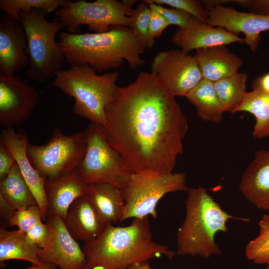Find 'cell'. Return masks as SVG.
I'll return each instance as SVG.
<instances>
[{
    "instance_id": "52a82bcc",
    "label": "cell",
    "mask_w": 269,
    "mask_h": 269,
    "mask_svg": "<svg viewBox=\"0 0 269 269\" xmlns=\"http://www.w3.org/2000/svg\"><path fill=\"white\" fill-rule=\"evenodd\" d=\"M188 189L186 174L183 172L133 173L122 189L125 206L120 221L149 216L157 219L156 208L164 196Z\"/></svg>"
},
{
    "instance_id": "d590c367",
    "label": "cell",
    "mask_w": 269,
    "mask_h": 269,
    "mask_svg": "<svg viewBox=\"0 0 269 269\" xmlns=\"http://www.w3.org/2000/svg\"><path fill=\"white\" fill-rule=\"evenodd\" d=\"M249 12L269 16V0H234Z\"/></svg>"
},
{
    "instance_id": "b9f144b4",
    "label": "cell",
    "mask_w": 269,
    "mask_h": 269,
    "mask_svg": "<svg viewBox=\"0 0 269 269\" xmlns=\"http://www.w3.org/2000/svg\"><path fill=\"white\" fill-rule=\"evenodd\" d=\"M128 269H152L148 262H144L135 264Z\"/></svg>"
},
{
    "instance_id": "9a60e30c",
    "label": "cell",
    "mask_w": 269,
    "mask_h": 269,
    "mask_svg": "<svg viewBox=\"0 0 269 269\" xmlns=\"http://www.w3.org/2000/svg\"><path fill=\"white\" fill-rule=\"evenodd\" d=\"M0 142H2L13 155L20 171L30 189L39 207L43 220L49 213V206L45 190L46 178L35 169L28 158L27 146L29 142L25 132H16L12 127L1 130Z\"/></svg>"
},
{
    "instance_id": "cb8c5ba5",
    "label": "cell",
    "mask_w": 269,
    "mask_h": 269,
    "mask_svg": "<svg viewBox=\"0 0 269 269\" xmlns=\"http://www.w3.org/2000/svg\"><path fill=\"white\" fill-rule=\"evenodd\" d=\"M38 249L26 240L25 233L18 230L8 231L0 229V262L12 260L27 261L31 264H39Z\"/></svg>"
},
{
    "instance_id": "3957f363",
    "label": "cell",
    "mask_w": 269,
    "mask_h": 269,
    "mask_svg": "<svg viewBox=\"0 0 269 269\" xmlns=\"http://www.w3.org/2000/svg\"><path fill=\"white\" fill-rule=\"evenodd\" d=\"M59 38L58 44L71 66L87 64L101 72L120 67L124 60L133 70L145 64L141 55L145 44L128 27L114 26L101 33L63 31Z\"/></svg>"
},
{
    "instance_id": "4316f807",
    "label": "cell",
    "mask_w": 269,
    "mask_h": 269,
    "mask_svg": "<svg viewBox=\"0 0 269 269\" xmlns=\"http://www.w3.org/2000/svg\"><path fill=\"white\" fill-rule=\"evenodd\" d=\"M248 76L238 72L213 82L214 87L224 112L232 113L244 98Z\"/></svg>"
},
{
    "instance_id": "603a6c76",
    "label": "cell",
    "mask_w": 269,
    "mask_h": 269,
    "mask_svg": "<svg viewBox=\"0 0 269 269\" xmlns=\"http://www.w3.org/2000/svg\"><path fill=\"white\" fill-rule=\"evenodd\" d=\"M196 110L199 118L215 124L221 123L224 113L213 82L203 79L185 97Z\"/></svg>"
},
{
    "instance_id": "7bdbcfd3",
    "label": "cell",
    "mask_w": 269,
    "mask_h": 269,
    "mask_svg": "<svg viewBox=\"0 0 269 269\" xmlns=\"http://www.w3.org/2000/svg\"><path fill=\"white\" fill-rule=\"evenodd\" d=\"M265 264L267 265V267L266 269H269V258L267 260Z\"/></svg>"
},
{
    "instance_id": "6da1fadb",
    "label": "cell",
    "mask_w": 269,
    "mask_h": 269,
    "mask_svg": "<svg viewBox=\"0 0 269 269\" xmlns=\"http://www.w3.org/2000/svg\"><path fill=\"white\" fill-rule=\"evenodd\" d=\"M105 112L106 138L130 171L173 172L188 122L157 75L140 72L128 85L117 86Z\"/></svg>"
},
{
    "instance_id": "4dcf8cb0",
    "label": "cell",
    "mask_w": 269,
    "mask_h": 269,
    "mask_svg": "<svg viewBox=\"0 0 269 269\" xmlns=\"http://www.w3.org/2000/svg\"><path fill=\"white\" fill-rule=\"evenodd\" d=\"M150 16L151 9L148 4L143 0L134 9H133L131 15L132 19L131 28L144 43L146 47Z\"/></svg>"
},
{
    "instance_id": "ffe728a7",
    "label": "cell",
    "mask_w": 269,
    "mask_h": 269,
    "mask_svg": "<svg viewBox=\"0 0 269 269\" xmlns=\"http://www.w3.org/2000/svg\"><path fill=\"white\" fill-rule=\"evenodd\" d=\"M63 221L73 237L84 243L97 238L108 225L87 195L78 198L72 203Z\"/></svg>"
},
{
    "instance_id": "277c9868",
    "label": "cell",
    "mask_w": 269,
    "mask_h": 269,
    "mask_svg": "<svg viewBox=\"0 0 269 269\" xmlns=\"http://www.w3.org/2000/svg\"><path fill=\"white\" fill-rule=\"evenodd\" d=\"M185 216L176 235V254L207 258L222 254L216 234L227 232V221L237 219L223 210L203 187L188 189Z\"/></svg>"
},
{
    "instance_id": "d4e9b609",
    "label": "cell",
    "mask_w": 269,
    "mask_h": 269,
    "mask_svg": "<svg viewBox=\"0 0 269 269\" xmlns=\"http://www.w3.org/2000/svg\"><path fill=\"white\" fill-rule=\"evenodd\" d=\"M0 195L16 210L37 205L16 162L7 175L0 180Z\"/></svg>"
},
{
    "instance_id": "4fadbf2b",
    "label": "cell",
    "mask_w": 269,
    "mask_h": 269,
    "mask_svg": "<svg viewBox=\"0 0 269 269\" xmlns=\"http://www.w3.org/2000/svg\"><path fill=\"white\" fill-rule=\"evenodd\" d=\"M45 219L49 237L45 247L38 251L40 261L59 269H84L86 258L82 248L67 229L63 218L48 214Z\"/></svg>"
},
{
    "instance_id": "9c48e42d",
    "label": "cell",
    "mask_w": 269,
    "mask_h": 269,
    "mask_svg": "<svg viewBox=\"0 0 269 269\" xmlns=\"http://www.w3.org/2000/svg\"><path fill=\"white\" fill-rule=\"evenodd\" d=\"M136 0H66L55 15L67 28V32L79 33L81 25H87L95 33L105 32L112 26L131 28L132 6Z\"/></svg>"
},
{
    "instance_id": "484cf974",
    "label": "cell",
    "mask_w": 269,
    "mask_h": 269,
    "mask_svg": "<svg viewBox=\"0 0 269 269\" xmlns=\"http://www.w3.org/2000/svg\"><path fill=\"white\" fill-rule=\"evenodd\" d=\"M246 112L252 114L256 122L253 127V136L264 138L269 136V95L258 91L247 92L240 104L232 114Z\"/></svg>"
},
{
    "instance_id": "ba28073f",
    "label": "cell",
    "mask_w": 269,
    "mask_h": 269,
    "mask_svg": "<svg viewBox=\"0 0 269 269\" xmlns=\"http://www.w3.org/2000/svg\"><path fill=\"white\" fill-rule=\"evenodd\" d=\"M84 131L87 147L77 168L80 177L88 185L106 183L123 189L133 173L108 142L103 126L91 123Z\"/></svg>"
},
{
    "instance_id": "8d00e7d4",
    "label": "cell",
    "mask_w": 269,
    "mask_h": 269,
    "mask_svg": "<svg viewBox=\"0 0 269 269\" xmlns=\"http://www.w3.org/2000/svg\"><path fill=\"white\" fill-rule=\"evenodd\" d=\"M15 162L10 150L0 142V180L7 175Z\"/></svg>"
},
{
    "instance_id": "f1b7e54d",
    "label": "cell",
    "mask_w": 269,
    "mask_h": 269,
    "mask_svg": "<svg viewBox=\"0 0 269 269\" xmlns=\"http://www.w3.org/2000/svg\"><path fill=\"white\" fill-rule=\"evenodd\" d=\"M259 233L246 245L245 255L257 264H264L269 258V215H264L258 223Z\"/></svg>"
},
{
    "instance_id": "d6a6232c",
    "label": "cell",
    "mask_w": 269,
    "mask_h": 269,
    "mask_svg": "<svg viewBox=\"0 0 269 269\" xmlns=\"http://www.w3.org/2000/svg\"><path fill=\"white\" fill-rule=\"evenodd\" d=\"M147 3L149 7L162 15L170 25H177L179 28H184L188 24L191 15L188 13L175 8H167L163 5L158 4L148 0H143Z\"/></svg>"
},
{
    "instance_id": "ab89813d",
    "label": "cell",
    "mask_w": 269,
    "mask_h": 269,
    "mask_svg": "<svg viewBox=\"0 0 269 269\" xmlns=\"http://www.w3.org/2000/svg\"><path fill=\"white\" fill-rule=\"evenodd\" d=\"M203 6L208 10L218 4L227 3L230 2H234V0H200Z\"/></svg>"
},
{
    "instance_id": "8992f818",
    "label": "cell",
    "mask_w": 269,
    "mask_h": 269,
    "mask_svg": "<svg viewBox=\"0 0 269 269\" xmlns=\"http://www.w3.org/2000/svg\"><path fill=\"white\" fill-rule=\"evenodd\" d=\"M47 13L41 9H33L19 14L27 37L29 63L25 74L40 84L54 78L62 70L65 59L55 39L57 33L65 26L58 19L51 22L47 20Z\"/></svg>"
},
{
    "instance_id": "d6986e66",
    "label": "cell",
    "mask_w": 269,
    "mask_h": 269,
    "mask_svg": "<svg viewBox=\"0 0 269 269\" xmlns=\"http://www.w3.org/2000/svg\"><path fill=\"white\" fill-rule=\"evenodd\" d=\"M89 185L80 177L77 169L53 179L46 178L45 190L49 213L63 219L69 208L78 198L87 195Z\"/></svg>"
},
{
    "instance_id": "e575fe53",
    "label": "cell",
    "mask_w": 269,
    "mask_h": 269,
    "mask_svg": "<svg viewBox=\"0 0 269 269\" xmlns=\"http://www.w3.org/2000/svg\"><path fill=\"white\" fill-rule=\"evenodd\" d=\"M27 241L33 247L41 249L46 245L49 230L46 223L41 221L31 227L25 234Z\"/></svg>"
},
{
    "instance_id": "836d02e7",
    "label": "cell",
    "mask_w": 269,
    "mask_h": 269,
    "mask_svg": "<svg viewBox=\"0 0 269 269\" xmlns=\"http://www.w3.org/2000/svg\"><path fill=\"white\" fill-rule=\"evenodd\" d=\"M150 9L151 16L146 38V48L152 47L156 42L155 38L159 37L163 30L170 25L159 12L153 9Z\"/></svg>"
},
{
    "instance_id": "74e56055",
    "label": "cell",
    "mask_w": 269,
    "mask_h": 269,
    "mask_svg": "<svg viewBox=\"0 0 269 269\" xmlns=\"http://www.w3.org/2000/svg\"><path fill=\"white\" fill-rule=\"evenodd\" d=\"M253 90L269 95V73L256 77L252 82Z\"/></svg>"
},
{
    "instance_id": "44dd1931",
    "label": "cell",
    "mask_w": 269,
    "mask_h": 269,
    "mask_svg": "<svg viewBox=\"0 0 269 269\" xmlns=\"http://www.w3.org/2000/svg\"><path fill=\"white\" fill-rule=\"evenodd\" d=\"M195 58L203 79L215 82L237 73L242 59L221 45L196 50Z\"/></svg>"
},
{
    "instance_id": "60d3db41",
    "label": "cell",
    "mask_w": 269,
    "mask_h": 269,
    "mask_svg": "<svg viewBox=\"0 0 269 269\" xmlns=\"http://www.w3.org/2000/svg\"><path fill=\"white\" fill-rule=\"evenodd\" d=\"M55 265L47 263H41L39 264H32L31 266L25 269H57Z\"/></svg>"
},
{
    "instance_id": "f546056e",
    "label": "cell",
    "mask_w": 269,
    "mask_h": 269,
    "mask_svg": "<svg viewBox=\"0 0 269 269\" xmlns=\"http://www.w3.org/2000/svg\"><path fill=\"white\" fill-rule=\"evenodd\" d=\"M42 219L41 211L35 205L23 210H16L9 220L8 225L10 227L16 226L18 231L25 234Z\"/></svg>"
},
{
    "instance_id": "7c38bea8",
    "label": "cell",
    "mask_w": 269,
    "mask_h": 269,
    "mask_svg": "<svg viewBox=\"0 0 269 269\" xmlns=\"http://www.w3.org/2000/svg\"><path fill=\"white\" fill-rule=\"evenodd\" d=\"M39 100V94L20 75L0 74V124L6 128L23 124Z\"/></svg>"
},
{
    "instance_id": "e0dca14e",
    "label": "cell",
    "mask_w": 269,
    "mask_h": 269,
    "mask_svg": "<svg viewBox=\"0 0 269 269\" xmlns=\"http://www.w3.org/2000/svg\"><path fill=\"white\" fill-rule=\"evenodd\" d=\"M172 43L188 53L193 49L245 42L244 38L225 29L215 27L191 15L187 25L178 28L173 34Z\"/></svg>"
},
{
    "instance_id": "5b68a950",
    "label": "cell",
    "mask_w": 269,
    "mask_h": 269,
    "mask_svg": "<svg viewBox=\"0 0 269 269\" xmlns=\"http://www.w3.org/2000/svg\"><path fill=\"white\" fill-rule=\"evenodd\" d=\"M117 71L102 75L88 64L71 66L57 72L49 87H56L75 100L74 113L103 127L105 107L117 85Z\"/></svg>"
},
{
    "instance_id": "83f0119b",
    "label": "cell",
    "mask_w": 269,
    "mask_h": 269,
    "mask_svg": "<svg viewBox=\"0 0 269 269\" xmlns=\"http://www.w3.org/2000/svg\"><path fill=\"white\" fill-rule=\"evenodd\" d=\"M67 0H0V8L5 15L20 21L19 14L33 9H41L47 13L56 11Z\"/></svg>"
},
{
    "instance_id": "2e32d148",
    "label": "cell",
    "mask_w": 269,
    "mask_h": 269,
    "mask_svg": "<svg viewBox=\"0 0 269 269\" xmlns=\"http://www.w3.org/2000/svg\"><path fill=\"white\" fill-rule=\"evenodd\" d=\"M27 37L21 22L7 15L0 17V74H15L27 67Z\"/></svg>"
},
{
    "instance_id": "5bb4252c",
    "label": "cell",
    "mask_w": 269,
    "mask_h": 269,
    "mask_svg": "<svg viewBox=\"0 0 269 269\" xmlns=\"http://www.w3.org/2000/svg\"><path fill=\"white\" fill-rule=\"evenodd\" d=\"M207 23L220 27L235 34L243 33L245 43L256 52L261 41L262 32L269 30V16L244 12L222 4L209 10Z\"/></svg>"
},
{
    "instance_id": "1f68e13d",
    "label": "cell",
    "mask_w": 269,
    "mask_h": 269,
    "mask_svg": "<svg viewBox=\"0 0 269 269\" xmlns=\"http://www.w3.org/2000/svg\"><path fill=\"white\" fill-rule=\"evenodd\" d=\"M158 4L168 5L182 10L199 20L207 23L209 11L197 0H148Z\"/></svg>"
},
{
    "instance_id": "7a4b0ae2",
    "label": "cell",
    "mask_w": 269,
    "mask_h": 269,
    "mask_svg": "<svg viewBox=\"0 0 269 269\" xmlns=\"http://www.w3.org/2000/svg\"><path fill=\"white\" fill-rule=\"evenodd\" d=\"M86 258L84 269H128L141 262L177 254L154 241L148 218L133 219L126 226L108 224L102 233L82 247Z\"/></svg>"
},
{
    "instance_id": "8fae6325",
    "label": "cell",
    "mask_w": 269,
    "mask_h": 269,
    "mask_svg": "<svg viewBox=\"0 0 269 269\" xmlns=\"http://www.w3.org/2000/svg\"><path fill=\"white\" fill-rule=\"evenodd\" d=\"M150 72L159 77L175 97H185L203 79L194 57L177 49L157 53Z\"/></svg>"
},
{
    "instance_id": "30bf717a",
    "label": "cell",
    "mask_w": 269,
    "mask_h": 269,
    "mask_svg": "<svg viewBox=\"0 0 269 269\" xmlns=\"http://www.w3.org/2000/svg\"><path fill=\"white\" fill-rule=\"evenodd\" d=\"M86 147L84 130L66 135L56 128L46 143L28 142L27 153L30 162L42 176L53 179L77 169Z\"/></svg>"
},
{
    "instance_id": "7402d4cb",
    "label": "cell",
    "mask_w": 269,
    "mask_h": 269,
    "mask_svg": "<svg viewBox=\"0 0 269 269\" xmlns=\"http://www.w3.org/2000/svg\"><path fill=\"white\" fill-rule=\"evenodd\" d=\"M87 196L107 223L120 221L125 206L122 189L106 183L90 184Z\"/></svg>"
},
{
    "instance_id": "f35d334b",
    "label": "cell",
    "mask_w": 269,
    "mask_h": 269,
    "mask_svg": "<svg viewBox=\"0 0 269 269\" xmlns=\"http://www.w3.org/2000/svg\"><path fill=\"white\" fill-rule=\"evenodd\" d=\"M0 218L6 220L8 224L10 219L12 217L16 210L0 195Z\"/></svg>"
},
{
    "instance_id": "ac0fdd59",
    "label": "cell",
    "mask_w": 269,
    "mask_h": 269,
    "mask_svg": "<svg viewBox=\"0 0 269 269\" xmlns=\"http://www.w3.org/2000/svg\"><path fill=\"white\" fill-rule=\"evenodd\" d=\"M239 190L251 203L269 212V149L256 151L242 175Z\"/></svg>"
}]
</instances>
